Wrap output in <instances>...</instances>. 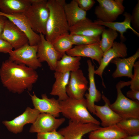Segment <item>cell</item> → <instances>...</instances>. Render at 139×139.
Segmentation results:
<instances>
[{"mask_svg": "<svg viewBox=\"0 0 139 139\" xmlns=\"http://www.w3.org/2000/svg\"><path fill=\"white\" fill-rule=\"evenodd\" d=\"M34 70L9 59L3 61L0 67V79L3 86L8 91L20 94L32 90L38 80Z\"/></svg>", "mask_w": 139, "mask_h": 139, "instance_id": "obj_1", "label": "cell"}, {"mask_svg": "<svg viewBox=\"0 0 139 139\" xmlns=\"http://www.w3.org/2000/svg\"><path fill=\"white\" fill-rule=\"evenodd\" d=\"M64 0H49L47 5L49 11L45 38L53 43L60 37L70 34V27L64 13Z\"/></svg>", "mask_w": 139, "mask_h": 139, "instance_id": "obj_2", "label": "cell"}, {"mask_svg": "<svg viewBox=\"0 0 139 139\" xmlns=\"http://www.w3.org/2000/svg\"><path fill=\"white\" fill-rule=\"evenodd\" d=\"M59 101L61 112L69 120L84 123H91L99 125L100 124L89 112L85 98L77 100L68 97Z\"/></svg>", "mask_w": 139, "mask_h": 139, "instance_id": "obj_3", "label": "cell"}, {"mask_svg": "<svg viewBox=\"0 0 139 139\" xmlns=\"http://www.w3.org/2000/svg\"><path fill=\"white\" fill-rule=\"evenodd\" d=\"M30 5L24 12L28 22L35 32L44 36L49 11L46 0H31Z\"/></svg>", "mask_w": 139, "mask_h": 139, "instance_id": "obj_4", "label": "cell"}, {"mask_svg": "<svg viewBox=\"0 0 139 139\" xmlns=\"http://www.w3.org/2000/svg\"><path fill=\"white\" fill-rule=\"evenodd\" d=\"M130 85L129 81H120L116 86L117 97L116 101L110 104L111 109L122 119H139V101L130 99L125 96L122 88Z\"/></svg>", "mask_w": 139, "mask_h": 139, "instance_id": "obj_5", "label": "cell"}, {"mask_svg": "<svg viewBox=\"0 0 139 139\" xmlns=\"http://www.w3.org/2000/svg\"><path fill=\"white\" fill-rule=\"evenodd\" d=\"M99 4L94 14L98 20L106 22L115 21L125 10L123 0H97Z\"/></svg>", "mask_w": 139, "mask_h": 139, "instance_id": "obj_6", "label": "cell"}, {"mask_svg": "<svg viewBox=\"0 0 139 139\" xmlns=\"http://www.w3.org/2000/svg\"><path fill=\"white\" fill-rule=\"evenodd\" d=\"M37 45L31 46L29 44H26L13 50L9 54V59L36 70L42 66L37 57Z\"/></svg>", "mask_w": 139, "mask_h": 139, "instance_id": "obj_7", "label": "cell"}, {"mask_svg": "<svg viewBox=\"0 0 139 139\" xmlns=\"http://www.w3.org/2000/svg\"><path fill=\"white\" fill-rule=\"evenodd\" d=\"M39 35L40 40L37 45V57L41 63L46 62L50 69L55 71L57 62L63 54L57 51L52 44L46 39L44 35Z\"/></svg>", "mask_w": 139, "mask_h": 139, "instance_id": "obj_8", "label": "cell"}, {"mask_svg": "<svg viewBox=\"0 0 139 139\" xmlns=\"http://www.w3.org/2000/svg\"><path fill=\"white\" fill-rule=\"evenodd\" d=\"M88 80L81 69L70 72L66 89L68 97L77 100L84 98L85 92L88 89Z\"/></svg>", "mask_w": 139, "mask_h": 139, "instance_id": "obj_9", "label": "cell"}, {"mask_svg": "<svg viewBox=\"0 0 139 139\" xmlns=\"http://www.w3.org/2000/svg\"><path fill=\"white\" fill-rule=\"evenodd\" d=\"M40 113L34 108L28 107L20 115L11 120H3L2 123L9 131L17 134L22 132L25 125L33 124Z\"/></svg>", "mask_w": 139, "mask_h": 139, "instance_id": "obj_10", "label": "cell"}, {"mask_svg": "<svg viewBox=\"0 0 139 139\" xmlns=\"http://www.w3.org/2000/svg\"><path fill=\"white\" fill-rule=\"evenodd\" d=\"M100 127L99 125L94 123H82L70 120L68 125L58 132L64 139H82L85 135Z\"/></svg>", "mask_w": 139, "mask_h": 139, "instance_id": "obj_11", "label": "cell"}, {"mask_svg": "<svg viewBox=\"0 0 139 139\" xmlns=\"http://www.w3.org/2000/svg\"><path fill=\"white\" fill-rule=\"evenodd\" d=\"M65 120V119L63 118H57L49 114L40 113L32 124L29 132L38 133L56 130Z\"/></svg>", "mask_w": 139, "mask_h": 139, "instance_id": "obj_12", "label": "cell"}, {"mask_svg": "<svg viewBox=\"0 0 139 139\" xmlns=\"http://www.w3.org/2000/svg\"><path fill=\"white\" fill-rule=\"evenodd\" d=\"M0 38L10 44L15 49L29 44L25 33L7 18Z\"/></svg>", "mask_w": 139, "mask_h": 139, "instance_id": "obj_13", "label": "cell"}, {"mask_svg": "<svg viewBox=\"0 0 139 139\" xmlns=\"http://www.w3.org/2000/svg\"><path fill=\"white\" fill-rule=\"evenodd\" d=\"M127 48L122 42L114 41L112 47L103 53L100 64L98 68L95 70L94 74L101 78L103 86H105L102 78L104 71L111 61L116 57L125 58L127 56Z\"/></svg>", "mask_w": 139, "mask_h": 139, "instance_id": "obj_14", "label": "cell"}, {"mask_svg": "<svg viewBox=\"0 0 139 139\" xmlns=\"http://www.w3.org/2000/svg\"><path fill=\"white\" fill-rule=\"evenodd\" d=\"M34 108L40 113L49 114L56 118L58 117L61 113L59 101L54 98H49L46 94L41 95V98L38 97L33 92L29 94Z\"/></svg>", "mask_w": 139, "mask_h": 139, "instance_id": "obj_15", "label": "cell"}, {"mask_svg": "<svg viewBox=\"0 0 139 139\" xmlns=\"http://www.w3.org/2000/svg\"><path fill=\"white\" fill-rule=\"evenodd\" d=\"M0 15L6 17L25 33L30 45H38L40 40V35L32 30L23 13L6 14L0 11Z\"/></svg>", "mask_w": 139, "mask_h": 139, "instance_id": "obj_16", "label": "cell"}, {"mask_svg": "<svg viewBox=\"0 0 139 139\" xmlns=\"http://www.w3.org/2000/svg\"><path fill=\"white\" fill-rule=\"evenodd\" d=\"M102 98L105 104L103 106L95 105V115L100 119L103 127L117 124L122 119L111 109L109 100L103 94Z\"/></svg>", "mask_w": 139, "mask_h": 139, "instance_id": "obj_17", "label": "cell"}, {"mask_svg": "<svg viewBox=\"0 0 139 139\" xmlns=\"http://www.w3.org/2000/svg\"><path fill=\"white\" fill-rule=\"evenodd\" d=\"M88 66V76L89 86L88 89V92L85 93L84 96L89 111L95 115V103L100 101L102 98L101 93L96 88L94 77L95 67L91 60L87 61Z\"/></svg>", "mask_w": 139, "mask_h": 139, "instance_id": "obj_18", "label": "cell"}, {"mask_svg": "<svg viewBox=\"0 0 139 139\" xmlns=\"http://www.w3.org/2000/svg\"><path fill=\"white\" fill-rule=\"evenodd\" d=\"M139 57V49L132 56L127 58L116 57L112 59L110 62L115 64L116 69L112 76L114 78L126 76L131 79L133 77L132 69L135 62Z\"/></svg>", "mask_w": 139, "mask_h": 139, "instance_id": "obj_19", "label": "cell"}, {"mask_svg": "<svg viewBox=\"0 0 139 139\" xmlns=\"http://www.w3.org/2000/svg\"><path fill=\"white\" fill-rule=\"evenodd\" d=\"M99 43L75 46L66 53L73 56L89 57L96 60L99 65L104 53Z\"/></svg>", "mask_w": 139, "mask_h": 139, "instance_id": "obj_20", "label": "cell"}, {"mask_svg": "<svg viewBox=\"0 0 139 139\" xmlns=\"http://www.w3.org/2000/svg\"><path fill=\"white\" fill-rule=\"evenodd\" d=\"M105 27L98 25L86 18L70 28V33L85 36H100Z\"/></svg>", "mask_w": 139, "mask_h": 139, "instance_id": "obj_21", "label": "cell"}, {"mask_svg": "<svg viewBox=\"0 0 139 139\" xmlns=\"http://www.w3.org/2000/svg\"><path fill=\"white\" fill-rule=\"evenodd\" d=\"M127 134L117 124L100 127L90 133L89 139H122Z\"/></svg>", "mask_w": 139, "mask_h": 139, "instance_id": "obj_22", "label": "cell"}, {"mask_svg": "<svg viewBox=\"0 0 139 139\" xmlns=\"http://www.w3.org/2000/svg\"><path fill=\"white\" fill-rule=\"evenodd\" d=\"M55 71L54 76L55 80L52 86L50 94L57 96L59 101L64 100L68 97L66 89L69 80L70 72L62 73Z\"/></svg>", "mask_w": 139, "mask_h": 139, "instance_id": "obj_23", "label": "cell"}, {"mask_svg": "<svg viewBox=\"0 0 139 139\" xmlns=\"http://www.w3.org/2000/svg\"><path fill=\"white\" fill-rule=\"evenodd\" d=\"M64 13L70 27L86 18V12L79 6L76 0L66 3L63 7Z\"/></svg>", "mask_w": 139, "mask_h": 139, "instance_id": "obj_24", "label": "cell"}, {"mask_svg": "<svg viewBox=\"0 0 139 139\" xmlns=\"http://www.w3.org/2000/svg\"><path fill=\"white\" fill-rule=\"evenodd\" d=\"M131 15L128 13L125 12L124 14V20L122 22H106L97 20H95L94 22L98 25L106 26L109 28L118 32L120 33V39L121 40L124 41L125 39L124 34L128 29L131 30L138 36H139V33L131 26Z\"/></svg>", "mask_w": 139, "mask_h": 139, "instance_id": "obj_25", "label": "cell"}, {"mask_svg": "<svg viewBox=\"0 0 139 139\" xmlns=\"http://www.w3.org/2000/svg\"><path fill=\"white\" fill-rule=\"evenodd\" d=\"M31 4V0H0V11L6 14L24 13Z\"/></svg>", "mask_w": 139, "mask_h": 139, "instance_id": "obj_26", "label": "cell"}, {"mask_svg": "<svg viewBox=\"0 0 139 139\" xmlns=\"http://www.w3.org/2000/svg\"><path fill=\"white\" fill-rule=\"evenodd\" d=\"M81 57L73 56L64 54L57 62L55 71L64 73L75 71L79 69Z\"/></svg>", "mask_w": 139, "mask_h": 139, "instance_id": "obj_27", "label": "cell"}, {"mask_svg": "<svg viewBox=\"0 0 139 139\" xmlns=\"http://www.w3.org/2000/svg\"><path fill=\"white\" fill-rule=\"evenodd\" d=\"M117 124L127 135H139V119H122Z\"/></svg>", "mask_w": 139, "mask_h": 139, "instance_id": "obj_28", "label": "cell"}, {"mask_svg": "<svg viewBox=\"0 0 139 139\" xmlns=\"http://www.w3.org/2000/svg\"><path fill=\"white\" fill-rule=\"evenodd\" d=\"M102 34V38L100 42V47L103 53L112 46L114 40L118 36L116 31L108 28L104 29Z\"/></svg>", "mask_w": 139, "mask_h": 139, "instance_id": "obj_29", "label": "cell"}, {"mask_svg": "<svg viewBox=\"0 0 139 139\" xmlns=\"http://www.w3.org/2000/svg\"><path fill=\"white\" fill-rule=\"evenodd\" d=\"M69 37L73 45H84L99 43L100 36H89L69 34Z\"/></svg>", "mask_w": 139, "mask_h": 139, "instance_id": "obj_30", "label": "cell"}, {"mask_svg": "<svg viewBox=\"0 0 139 139\" xmlns=\"http://www.w3.org/2000/svg\"><path fill=\"white\" fill-rule=\"evenodd\" d=\"M69 34L60 37L52 43L56 50L62 54L71 49L73 45L69 38Z\"/></svg>", "mask_w": 139, "mask_h": 139, "instance_id": "obj_31", "label": "cell"}, {"mask_svg": "<svg viewBox=\"0 0 139 139\" xmlns=\"http://www.w3.org/2000/svg\"><path fill=\"white\" fill-rule=\"evenodd\" d=\"M134 74L129 81L130 88L131 90H139V61L135 62L134 65Z\"/></svg>", "mask_w": 139, "mask_h": 139, "instance_id": "obj_32", "label": "cell"}, {"mask_svg": "<svg viewBox=\"0 0 139 139\" xmlns=\"http://www.w3.org/2000/svg\"><path fill=\"white\" fill-rule=\"evenodd\" d=\"M133 28L137 32L139 31V1L134 7L131 15V23Z\"/></svg>", "mask_w": 139, "mask_h": 139, "instance_id": "obj_33", "label": "cell"}, {"mask_svg": "<svg viewBox=\"0 0 139 139\" xmlns=\"http://www.w3.org/2000/svg\"><path fill=\"white\" fill-rule=\"evenodd\" d=\"M37 139H64L63 136L56 130L37 133Z\"/></svg>", "mask_w": 139, "mask_h": 139, "instance_id": "obj_34", "label": "cell"}, {"mask_svg": "<svg viewBox=\"0 0 139 139\" xmlns=\"http://www.w3.org/2000/svg\"><path fill=\"white\" fill-rule=\"evenodd\" d=\"M79 7L86 12L90 10L93 6L95 2L93 0H76Z\"/></svg>", "mask_w": 139, "mask_h": 139, "instance_id": "obj_35", "label": "cell"}, {"mask_svg": "<svg viewBox=\"0 0 139 139\" xmlns=\"http://www.w3.org/2000/svg\"><path fill=\"white\" fill-rule=\"evenodd\" d=\"M13 49L10 44L0 38V53L9 54L12 51Z\"/></svg>", "mask_w": 139, "mask_h": 139, "instance_id": "obj_36", "label": "cell"}, {"mask_svg": "<svg viewBox=\"0 0 139 139\" xmlns=\"http://www.w3.org/2000/svg\"><path fill=\"white\" fill-rule=\"evenodd\" d=\"M127 97L133 100H136L139 101V90H131L126 93Z\"/></svg>", "mask_w": 139, "mask_h": 139, "instance_id": "obj_37", "label": "cell"}, {"mask_svg": "<svg viewBox=\"0 0 139 139\" xmlns=\"http://www.w3.org/2000/svg\"><path fill=\"white\" fill-rule=\"evenodd\" d=\"M6 19L7 18L5 17L0 15V37L3 32Z\"/></svg>", "mask_w": 139, "mask_h": 139, "instance_id": "obj_38", "label": "cell"}, {"mask_svg": "<svg viewBox=\"0 0 139 139\" xmlns=\"http://www.w3.org/2000/svg\"><path fill=\"white\" fill-rule=\"evenodd\" d=\"M122 139H139V135L134 136L127 135Z\"/></svg>", "mask_w": 139, "mask_h": 139, "instance_id": "obj_39", "label": "cell"}]
</instances>
